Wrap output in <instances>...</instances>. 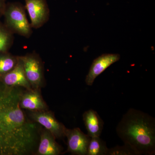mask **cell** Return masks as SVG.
<instances>
[{
	"label": "cell",
	"instance_id": "1",
	"mask_svg": "<svg viewBox=\"0 0 155 155\" xmlns=\"http://www.w3.org/2000/svg\"><path fill=\"white\" fill-rule=\"evenodd\" d=\"M118 137L137 155L155 154V119L149 114L130 108L116 127Z\"/></svg>",
	"mask_w": 155,
	"mask_h": 155
},
{
	"label": "cell",
	"instance_id": "2",
	"mask_svg": "<svg viewBox=\"0 0 155 155\" xmlns=\"http://www.w3.org/2000/svg\"><path fill=\"white\" fill-rule=\"evenodd\" d=\"M11 89L0 80V155H23L6 119Z\"/></svg>",
	"mask_w": 155,
	"mask_h": 155
},
{
	"label": "cell",
	"instance_id": "3",
	"mask_svg": "<svg viewBox=\"0 0 155 155\" xmlns=\"http://www.w3.org/2000/svg\"><path fill=\"white\" fill-rule=\"evenodd\" d=\"M3 17L4 25L11 33L27 38L31 36L32 28L26 17L25 6L21 3H7Z\"/></svg>",
	"mask_w": 155,
	"mask_h": 155
},
{
	"label": "cell",
	"instance_id": "4",
	"mask_svg": "<svg viewBox=\"0 0 155 155\" xmlns=\"http://www.w3.org/2000/svg\"><path fill=\"white\" fill-rule=\"evenodd\" d=\"M23 63L26 77L31 87H40L43 81V66L41 59L35 52L19 56Z\"/></svg>",
	"mask_w": 155,
	"mask_h": 155
},
{
	"label": "cell",
	"instance_id": "5",
	"mask_svg": "<svg viewBox=\"0 0 155 155\" xmlns=\"http://www.w3.org/2000/svg\"><path fill=\"white\" fill-rule=\"evenodd\" d=\"M25 7L32 28H41L50 19V9L46 0H25Z\"/></svg>",
	"mask_w": 155,
	"mask_h": 155
},
{
	"label": "cell",
	"instance_id": "6",
	"mask_svg": "<svg viewBox=\"0 0 155 155\" xmlns=\"http://www.w3.org/2000/svg\"><path fill=\"white\" fill-rule=\"evenodd\" d=\"M65 136L67 138V152L73 155H87L90 137L78 127L72 129L66 128Z\"/></svg>",
	"mask_w": 155,
	"mask_h": 155
},
{
	"label": "cell",
	"instance_id": "7",
	"mask_svg": "<svg viewBox=\"0 0 155 155\" xmlns=\"http://www.w3.org/2000/svg\"><path fill=\"white\" fill-rule=\"evenodd\" d=\"M30 116L33 120L44 127L55 138L61 139L66 137L67 128L58 122L51 113L45 111H33Z\"/></svg>",
	"mask_w": 155,
	"mask_h": 155
},
{
	"label": "cell",
	"instance_id": "8",
	"mask_svg": "<svg viewBox=\"0 0 155 155\" xmlns=\"http://www.w3.org/2000/svg\"><path fill=\"white\" fill-rule=\"evenodd\" d=\"M120 59L119 54H105L94 59L85 78L87 85L92 86L98 76Z\"/></svg>",
	"mask_w": 155,
	"mask_h": 155
},
{
	"label": "cell",
	"instance_id": "9",
	"mask_svg": "<svg viewBox=\"0 0 155 155\" xmlns=\"http://www.w3.org/2000/svg\"><path fill=\"white\" fill-rule=\"evenodd\" d=\"M0 80L6 86L11 87H23L31 90V87L25 75L23 63L19 56L17 65L10 72L0 77Z\"/></svg>",
	"mask_w": 155,
	"mask_h": 155
},
{
	"label": "cell",
	"instance_id": "10",
	"mask_svg": "<svg viewBox=\"0 0 155 155\" xmlns=\"http://www.w3.org/2000/svg\"><path fill=\"white\" fill-rule=\"evenodd\" d=\"M27 91L25 93L22 92L20 97L21 108L32 112L46 110V105L39 93L35 89Z\"/></svg>",
	"mask_w": 155,
	"mask_h": 155
},
{
	"label": "cell",
	"instance_id": "11",
	"mask_svg": "<svg viewBox=\"0 0 155 155\" xmlns=\"http://www.w3.org/2000/svg\"><path fill=\"white\" fill-rule=\"evenodd\" d=\"M87 134L91 137H100L104 129V122L96 111L90 109L83 114Z\"/></svg>",
	"mask_w": 155,
	"mask_h": 155
},
{
	"label": "cell",
	"instance_id": "12",
	"mask_svg": "<svg viewBox=\"0 0 155 155\" xmlns=\"http://www.w3.org/2000/svg\"><path fill=\"white\" fill-rule=\"evenodd\" d=\"M55 138L48 130H44L40 136L37 154L39 155H58L62 151Z\"/></svg>",
	"mask_w": 155,
	"mask_h": 155
},
{
	"label": "cell",
	"instance_id": "13",
	"mask_svg": "<svg viewBox=\"0 0 155 155\" xmlns=\"http://www.w3.org/2000/svg\"><path fill=\"white\" fill-rule=\"evenodd\" d=\"M18 56L7 52H0V77L10 72L17 65Z\"/></svg>",
	"mask_w": 155,
	"mask_h": 155
},
{
	"label": "cell",
	"instance_id": "14",
	"mask_svg": "<svg viewBox=\"0 0 155 155\" xmlns=\"http://www.w3.org/2000/svg\"><path fill=\"white\" fill-rule=\"evenodd\" d=\"M108 150L106 142L100 137H94L90 140L87 155H107Z\"/></svg>",
	"mask_w": 155,
	"mask_h": 155
},
{
	"label": "cell",
	"instance_id": "15",
	"mask_svg": "<svg viewBox=\"0 0 155 155\" xmlns=\"http://www.w3.org/2000/svg\"><path fill=\"white\" fill-rule=\"evenodd\" d=\"M14 42V34L0 21V52L8 51Z\"/></svg>",
	"mask_w": 155,
	"mask_h": 155
},
{
	"label": "cell",
	"instance_id": "16",
	"mask_svg": "<svg viewBox=\"0 0 155 155\" xmlns=\"http://www.w3.org/2000/svg\"><path fill=\"white\" fill-rule=\"evenodd\" d=\"M107 155H137L135 151L126 144L123 146H116L111 148H108Z\"/></svg>",
	"mask_w": 155,
	"mask_h": 155
},
{
	"label": "cell",
	"instance_id": "17",
	"mask_svg": "<svg viewBox=\"0 0 155 155\" xmlns=\"http://www.w3.org/2000/svg\"><path fill=\"white\" fill-rule=\"evenodd\" d=\"M7 0H0V19L3 16L6 5Z\"/></svg>",
	"mask_w": 155,
	"mask_h": 155
}]
</instances>
